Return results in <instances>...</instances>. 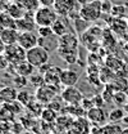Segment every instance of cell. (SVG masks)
<instances>
[{
	"label": "cell",
	"instance_id": "6da1fadb",
	"mask_svg": "<svg viewBox=\"0 0 128 134\" xmlns=\"http://www.w3.org/2000/svg\"><path fill=\"white\" fill-rule=\"evenodd\" d=\"M58 18L59 16L53 7H40L33 14L37 27H51Z\"/></svg>",
	"mask_w": 128,
	"mask_h": 134
},
{
	"label": "cell",
	"instance_id": "7a4b0ae2",
	"mask_svg": "<svg viewBox=\"0 0 128 134\" xmlns=\"http://www.w3.org/2000/svg\"><path fill=\"white\" fill-rule=\"evenodd\" d=\"M103 13V1L101 0H94L90 3L83 4L80 8L81 19L86 22H95L97 21Z\"/></svg>",
	"mask_w": 128,
	"mask_h": 134
},
{
	"label": "cell",
	"instance_id": "3957f363",
	"mask_svg": "<svg viewBox=\"0 0 128 134\" xmlns=\"http://www.w3.org/2000/svg\"><path fill=\"white\" fill-rule=\"evenodd\" d=\"M35 68H40L44 65L49 63V50L45 49L41 45H37L32 49L27 50V58H26Z\"/></svg>",
	"mask_w": 128,
	"mask_h": 134
},
{
	"label": "cell",
	"instance_id": "277c9868",
	"mask_svg": "<svg viewBox=\"0 0 128 134\" xmlns=\"http://www.w3.org/2000/svg\"><path fill=\"white\" fill-rule=\"evenodd\" d=\"M4 53L8 57L10 65H13V66H16V65L23 62V61H26V58H27V50L23 49L18 43L13 44V45H7Z\"/></svg>",
	"mask_w": 128,
	"mask_h": 134
},
{
	"label": "cell",
	"instance_id": "5b68a950",
	"mask_svg": "<svg viewBox=\"0 0 128 134\" xmlns=\"http://www.w3.org/2000/svg\"><path fill=\"white\" fill-rule=\"evenodd\" d=\"M56 93H58V86L55 85H49V84H45L40 88H37L36 90V94H35V98L41 102L42 104H49L51 100L56 97Z\"/></svg>",
	"mask_w": 128,
	"mask_h": 134
},
{
	"label": "cell",
	"instance_id": "8992f818",
	"mask_svg": "<svg viewBox=\"0 0 128 134\" xmlns=\"http://www.w3.org/2000/svg\"><path fill=\"white\" fill-rule=\"evenodd\" d=\"M60 97L63 98L65 104H69V106H80V103L83 100V94L76 86L64 88Z\"/></svg>",
	"mask_w": 128,
	"mask_h": 134
},
{
	"label": "cell",
	"instance_id": "52a82bcc",
	"mask_svg": "<svg viewBox=\"0 0 128 134\" xmlns=\"http://www.w3.org/2000/svg\"><path fill=\"white\" fill-rule=\"evenodd\" d=\"M39 34H35L33 31H26V32L19 34V39H18V44L26 50H30L35 47L39 45Z\"/></svg>",
	"mask_w": 128,
	"mask_h": 134
},
{
	"label": "cell",
	"instance_id": "ba28073f",
	"mask_svg": "<svg viewBox=\"0 0 128 134\" xmlns=\"http://www.w3.org/2000/svg\"><path fill=\"white\" fill-rule=\"evenodd\" d=\"M78 37L76 36V34L73 32H67L65 35L59 37V47L58 50H72V49H78ZM56 50V52H58Z\"/></svg>",
	"mask_w": 128,
	"mask_h": 134
},
{
	"label": "cell",
	"instance_id": "9c48e42d",
	"mask_svg": "<svg viewBox=\"0 0 128 134\" xmlns=\"http://www.w3.org/2000/svg\"><path fill=\"white\" fill-rule=\"evenodd\" d=\"M87 117H88V120L91 122L101 125V126H104L109 121V114H106L103 107H94V108H91L90 111H87Z\"/></svg>",
	"mask_w": 128,
	"mask_h": 134
},
{
	"label": "cell",
	"instance_id": "30bf717a",
	"mask_svg": "<svg viewBox=\"0 0 128 134\" xmlns=\"http://www.w3.org/2000/svg\"><path fill=\"white\" fill-rule=\"evenodd\" d=\"M74 5H76L74 0H55L53 8L55 9L58 16L71 17L72 12L74 10Z\"/></svg>",
	"mask_w": 128,
	"mask_h": 134
},
{
	"label": "cell",
	"instance_id": "8fae6325",
	"mask_svg": "<svg viewBox=\"0 0 128 134\" xmlns=\"http://www.w3.org/2000/svg\"><path fill=\"white\" fill-rule=\"evenodd\" d=\"M33 14L35 13L27 12L24 17L17 19V30L19 32H26V31H33L35 30V26H37V25L33 19Z\"/></svg>",
	"mask_w": 128,
	"mask_h": 134
},
{
	"label": "cell",
	"instance_id": "7c38bea8",
	"mask_svg": "<svg viewBox=\"0 0 128 134\" xmlns=\"http://www.w3.org/2000/svg\"><path fill=\"white\" fill-rule=\"evenodd\" d=\"M80 80V75L71 70V68H65L62 70V75H60V84L63 85L64 88H68V86H76L77 83Z\"/></svg>",
	"mask_w": 128,
	"mask_h": 134
},
{
	"label": "cell",
	"instance_id": "4fadbf2b",
	"mask_svg": "<svg viewBox=\"0 0 128 134\" xmlns=\"http://www.w3.org/2000/svg\"><path fill=\"white\" fill-rule=\"evenodd\" d=\"M60 75H62V68L58 66H53V65H51V67L44 74L45 84L55 85V86L62 85V84H60Z\"/></svg>",
	"mask_w": 128,
	"mask_h": 134
},
{
	"label": "cell",
	"instance_id": "5bb4252c",
	"mask_svg": "<svg viewBox=\"0 0 128 134\" xmlns=\"http://www.w3.org/2000/svg\"><path fill=\"white\" fill-rule=\"evenodd\" d=\"M19 31L17 29H3L1 35H0V39L4 41L5 45H13L18 43V39H19Z\"/></svg>",
	"mask_w": 128,
	"mask_h": 134
},
{
	"label": "cell",
	"instance_id": "9a60e30c",
	"mask_svg": "<svg viewBox=\"0 0 128 134\" xmlns=\"http://www.w3.org/2000/svg\"><path fill=\"white\" fill-rule=\"evenodd\" d=\"M18 93H19L18 89H16L14 86H4V88L0 89V96L5 100L7 104L16 102L17 98H18Z\"/></svg>",
	"mask_w": 128,
	"mask_h": 134
},
{
	"label": "cell",
	"instance_id": "2e32d148",
	"mask_svg": "<svg viewBox=\"0 0 128 134\" xmlns=\"http://www.w3.org/2000/svg\"><path fill=\"white\" fill-rule=\"evenodd\" d=\"M14 72H16V75H19V76L30 77L32 74L35 72V67L26 59V61H23V62H21V63H18V65L14 66Z\"/></svg>",
	"mask_w": 128,
	"mask_h": 134
},
{
	"label": "cell",
	"instance_id": "e0dca14e",
	"mask_svg": "<svg viewBox=\"0 0 128 134\" xmlns=\"http://www.w3.org/2000/svg\"><path fill=\"white\" fill-rule=\"evenodd\" d=\"M39 45L44 47L45 49H48L49 52L51 50H58L59 47V37L56 35L49 36V37H40L39 39Z\"/></svg>",
	"mask_w": 128,
	"mask_h": 134
},
{
	"label": "cell",
	"instance_id": "ac0fdd59",
	"mask_svg": "<svg viewBox=\"0 0 128 134\" xmlns=\"http://www.w3.org/2000/svg\"><path fill=\"white\" fill-rule=\"evenodd\" d=\"M58 54L62 57L67 63L73 65L77 62L78 58V49H72V50H58Z\"/></svg>",
	"mask_w": 128,
	"mask_h": 134
},
{
	"label": "cell",
	"instance_id": "d6986e66",
	"mask_svg": "<svg viewBox=\"0 0 128 134\" xmlns=\"http://www.w3.org/2000/svg\"><path fill=\"white\" fill-rule=\"evenodd\" d=\"M0 26L3 29H17V19L9 13H0Z\"/></svg>",
	"mask_w": 128,
	"mask_h": 134
},
{
	"label": "cell",
	"instance_id": "ffe728a7",
	"mask_svg": "<svg viewBox=\"0 0 128 134\" xmlns=\"http://www.w3.org/2000/svg\"><path fill=\"white\" fill-rule=\"evenodd\" d=\"M7 13H9L14 19H19V18L26 16V9L23 8V5L10 4V5L8 7V12H7Z\"/></svg>",
	"mask_w": 128,
	"mask_h": 134
},
{
	"label": "cell",
	"instance_id": "44dd1931",
	"mask_svg": "<svg viewBox=\"0 0 128 134\" xmlns=\"http://www.w3.org/2000/svg\"><path fill=\"white\" fill-rule=\"evenodd\" d=\"M51 29H53V31H54V35H56L58 37L65 35L67 32H69V31H68V27H67V25H65V22H64L62 18H58L56 22L51 26Z\"/></svg>",
	"mask_w": 128,
	"mask_h": 134
},
{
	"label": "cell",
	"instance_id": "7402d4cb",
	"mask_svg": "<svg viewBox=\"0 0 128 134\" xmlns=\"http://www.w3.org/2000/svg\"><path fill=\"white\" fill-rule=\"evenodd\" d=\"M123 128L119 125V122H108L103 126L104 134H122Z\"/></svg>",
	"mask_w": 128,
	"mask_h": 134
},
{
	"label": "cell",
	"instance_id": "603a6c76",
	"mask_svg": "<svg viewBox=\"0 0 128 134\" xmlns=\"http://www.w3.org/2000/svg\"><path fill=\"white\" fill-rule=\"evenodd\" d=\"M124 117H126L124 110L118 107V108H114L112 112L109 114V121L110 122H120V121H123Z\"/></svg>",
	"mask_w": 128,
	"mask_h": 134
},
{
	"label": "cell",
	"instance_id": "cb8c5ba5",
	"mask_svg": "<svg viewBox=\"0 0 128 134\" xmlns=\"http://www.w3.org/2000/svg\"><path fill=\"white\" fill-rule=\"evenodd\" d=\"M28 83L36 86V88H40L42 85H45V79H44V75L40 74V72H33L31 76L28 77Z\"/></svg>",
	"mask_w": 128,
	"mask_h": 134
},
{
	"label": "cell",
	"instance_id": "d4e9b609",
	"mask_svg": "<svg viewBox=\"0 0 128 134\" xmlns=\"http://www.w3.org/2000/svg\"><path fill=\"white\" fill-rule=\"evenodd\" d=\"M27 110H30L31 112H35L36 115H41L45 108H44V104L41 102H39L36 99V100H31V103L27 104Z\"/></svg>",
	"mask_w": 128,
	"mask_h": 134
},
{
	"label": "cell",
	"instance_id": "484cf974",
	"mask_svg": "<svg viewBox=\"0 0 128 134\" xmlns=\"http://www.w3.org/2000/svg\"><path fill=\"white\" fill-rule=\"evenodd\" d=\"M39 4H40L39 0H23V3H22L23 8H24L27 12H30V13H35V12L40 8Z\"/></svg>",
	"mask_w": 128,
	"mask_h": 134
},
{
	"label": "cell",
	"instance_id": "4316f807",
	"mask_svg": "<svg viewBox=\"0 0 128 134\" xmlns=\"http://www.w3.org/2000/svg\"><path fill=\"white\" fill-rule=\"evenodd\" d=\"M31 100H32V96L30 94V92H27V90H19L17 102H19L23 106H27L28 103H31Z\"/></svg>",
	"mask_w": 128,
	"mask_h": 134
},
{
	"label": "cell",
	"instance_id": "83f0119b",
	"mask_svg": "<svg viewBox=\"0 0 128 134\" xmlns=\"http://www.w3.org/2000/svg\"><path fill=\"white\" fill-rule=\"evenodd\" d=\"M28 84V77H24V76H19V75H16L13 77V86L21 90L23 86H26Z\"/></svg>",
	"mask_w": 128,
	"mask_h": 134
},
{
	"label": "cell",
	"instance_id": "f1b7e54d",
	"mask_svg": "<svg viewBox=\"0 0 128 134\" xmlns=\"http://www.w3.org/2000/svg\"><path fill=\"white\" fill-rule=\"evenodd\" d=\"M113 100H114L115 103L120 104V106H127L128 97H127V94H126L124 92H118V93H115V96H114Z\"/></svg>",
	"mask_w": 128,
	"mask_h": 134
},
{
	"label": "cell",
	"instance_id": "f546056e",
	"mask_svg": "<svg viewBox=\"0 0 128 134\" xmlns=\"http://www.w3.org/2000/svg\"><path fill=\"white\" fill-rule=\"evenodd\" d=\"M56 112L55 111H53L51 108H45L44 111H42V119L45 120V121H49V122H51V121H54L55 119H56V115H55Z\"/></svg>",
	"mask_w": 128,
	"mask_h": 134
},
{
	"label": "cell",
	"instance_id": "4dcf8cb0",
	"mask_svg": "<svg viewBox=\"0 0 128 134\" xmlns=\"http://www.w3.org/2000/svg\"><path fill=\"white\" fill-rule=\"evenodd\" d=\"M10 66V62L8 59V57L5 55V53H0V71H5Z\"/></svg>",
	"mask_w": 128,
	"mask_h": 134
},
{
	"label": "cell",
	"instance_id": "1f68e13d",
	"mask_svg": "<svg viewBox=\"0 0 128 134\" xmlns=\"http://www.w3.org/2000/svg\"><path fill=\"white\" fill-rule=\"evenodd\" d=\"M37 34H39L40 37H49V36L54 35V31H53L51 27H39Z\"/></svg>",
	"mask_w": 128,
	"mask_h": 134
},
{
	"label": "cell",
	"instance_id": "d6a6232c",
	"mask_svg": "<svg viewBox=\"0 0 128 134\" xmlns=\"http://www.w3.org/2000/svg\"><path fill=\"white\" fill-rule=\"evenodd\" d=\"M41 7H53L55 0H39Z\"/></svg>",
	"mask_w": 128,
	"mask_h": 134
},
{
	"label": "cell",
	"instance_id": "836d02e7",
	"mask_svg": "<svg viewBox=\"0 0 128 134\" xmlns=\"http://www.w3.org/2000/svg\"><path fill=\"white\" fill-rule=\"evenodd\" d=\"M5 48H7V45H5L4 41L0 39V53H4V52H5Z\"/></svg>",
	"mask_w": 128,
	"mask_h": 134
},
{
	"label": "cell",
	"instance_id": "e575fe53",
	"mask_svg": "<svg viewBox=\"0 0 128 134\" xmlns=\"http://www.w3.org/2000/svg\"><path fill=\"white\" fill-rule=\"evenodd\" d=\"M4 104H7V103H5V100L3 99V98H1V96H0V108H3V107H4Z\"/></svg>",
	"mask_w": 128,
	"mask_h": 134
},
{
	"label": "cell",
	"instance_id": "d590c367",
	"mask_svg": "<svg viewBox=\"0 0 128 134\" xmlns=\"http://www.w3.org/2000/svg\"><path fill=\"white\" fill-rule=\"evenodd\" d=\"M122 134H128V128H124V129L122 130Z\"/></svg>",
	"mask_w": 128,
	"mask_h": 134
},
{
	"label": "cell",
	"instance_id": "8d00e7d4",
	"mask_svg": "<svg viewBox=\"0 0 128 134\" xmlns=\"http://www.w3.org/2000/svg\"><path fill=\"white\" fill-rule=\"evenodd\" d=\"M1 31H3V27L0 26V35H1Z\"/></svg>",
	"mask_w": 128,
	"mask_h": 134
},
{
	"label": "cell",
	"instance_id": "74e56055",
	"mask_svg": "<svg viewBox=\"0 0 128 134\" xmlns=\"http://www.w3.org/2000/svg\"><path fill=\"white\" fill-rule=\"evenodd\" d=\"M101 1H106V0H101Z\"/></svg>",
	"mask_w": 128,
	"mask_h": 134
}]
</instances>
